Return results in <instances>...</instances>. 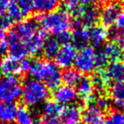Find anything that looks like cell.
Returning <instances> with one entry per match:
<instances>
[{
  "label": "cell",
  "instance_id": "ee69618b",
  "mask_svg": "<svg viewBox=\"0 0 124 124\" xmlns=\"http://www.w3.org/2000/svg\"><path fill=\"white\" fill-rule=\"evenodd\" d=\"M6 38H7V35H6L5 31L0 29V43L4 42V40H6Z\"/></svg>",
  "mask_w": 124,
  "mask_h": 124
},
{
  "label": "cell",
  "instance_id": "1f68e13d",
  "mask_svg": "<svg viewBox=\"0 0 124 124\" xmlns=\"http://www.w3.org/2000/svg\"><path fill=\"white\" fill-rule=\"evenodd\" d=\"M16 2L21 9V12L23 13L25 17L32 14L33 11L35 10L34 4H33L32 0H16Z\"/></svg>",
  "mask_w": 124,
  "mask_h": 124
},
{
  "label": "cell",
  "instance_id": "ab89813d",
  "mask_svg": "<svg viewBox=\"0 0 124 124\" xmlns=\"http://www.w3.org/2000/svg\"><path fill=\"white\" fill-rule=\"evenodd\" d=\"M111 105L114 106L116 110L123 111L124 110V100H113Z\"/></svg>",
  "mask_w": 124,
  "mask_h": 124
},
{
  "label": "cell",
  "instance_id": "7402d4cb",
  "mask_svg": "<svg viewBox=\"0 0 124 124\" xmlns=\"http://www.w3.org/2000/svg\"><path fill=\"white\" fill-rule=\"evenodd\" d=\"M16 110L15 103H0V121L9 124L16 119Z\"/></svg>",
  "mask_w": 124,
  "mask_h": 124
},
{
  "label": "cell",
  "instance_id": "f35d334b",
  "mask_svg": "<svg viewBox=\"0 0 124 124\" xmlns=\"http://www.w3.org/2000/svg\"><path fill=\"white\" fill-rule=\"evenodd\" d=\"M116 28L124 31V10L121 11L116 17V20L115 21Z\"/></svg>",
  "mask_w": 124,
  "mask_h": 124
},
{
  "label": "cell",
  "instance_id": "7dc6e473",
  "mask_svg": "<svg viewBox=\"0 0 124 124\" xmlns=\"http://www.w3.org/2000/svg\"><path fill=\"white\" fill-rule=\"evenodd\" d=\"M120 46L122 47V49H124V41L122 42V43H121V45H120Z\"/></svg>",
  "mask_w": 124,
  "mask_h": 124
},
{
  "label": "cell",
  "instance_id": "d4e9b609",
  "mask_svg": "<svg viewBox=\"0 0 124 124\" xmlns=\"http://www.w3.org/2000/svg\"><path fill=\"white\" fill-rule=\"evenodd\" d=\"M60 43L55 38H48L44 42L43 48V54L48 60L54 59L60 50Z\"/></svg>",
  "mask_w": 124,
  "mask_h": 124
},
{
  "label": "cell",
  "instance_id": "6da1fadb",
  "mask_svg": "<svg viewBox=\"0 0 124 124\" xmlns=\"http://www.w3.org/2000/svg\"><path fill=\"white\" fill-rule=\"evenodd\" d=\"M31 78L43 83L48 89L54 90L61 83V77L58 67L48 60H38L31 61L29 71Z\"/></svg>",
  "mask_w": 124,
  "mask_h": 124
},
{
  "label": "cell",
  "instance_id": "83f0119b",
  "mask_svg": "<svg viewBox=\"0 0 124 124\" xmlns=\"http://www.w3.org/2000/svg\"><path fill=\"white\" fill-rule=\"evenodd\" d=\"M7 16L9 17V19L12 21V22L19 23L23 20L25 17L23 13L21 12V9L19 8L18 4L16 1H10L7 8Z\"/></svg>",
  "mask_w": 124,
  "mask_h": 124
},
{
  "label": "cell",
  "instance_id": "836d02e7",
  "mask_svg": "<svg viewBox=\"0 0 124 124\" xmlns=\"http://www.w3.org/2000/svg\"><path fill=\"white\" fill-rule=\"evenodd\" d=\"M108 37L111 39L112 42H115L121 45V43L124 41V31L116 27L111 28L110 31H108Z\"/></svg>",
  "mask_w": 124,
  "mask_h": 124
},
{
  "label": "cell",
  "instance_id": "7bdbcfd3",
  "mask_svg": "<svg viewBox=\"0 0 124 124\" xmlns=\"http://www.w3.org/2000/svg\"><path fill=\"white\" fill-rule=\"evenodd\" d=\"M9 2L10 0H0V16L4 15L6 12Z\"/></svg>",
  "mask_w": 124,
  "mask_h": 124
},
{
  "label": "cell",
  "instance_id": "ba28073f",
  "mask_svg": "<svg viewBox=\"0 0 124 124\" xmlns=\"http://www.w3.org/2000/svg\"><path fill=\"white\" fill-rule=\"evenodd\" d=\"M8 43V51L9 56L16 59V60H23L27 55L26 45L24 42L19 38L14 30H11L9 32L7 38Z\"/></svg>",
  "mask_w": 124,
  "mask_h": 124
},
{
  "label": "cell",
  "instance_id": "8d00e7d4",
  "mask_svg": "<svg viewBox=\"0 0 124 124\" xmlns=\"http://www.w3.org/2000/svg\"><path fill=\"white\" fill-rule=\"evenodd\" d=\"M12 24V21L9 19V17L7 15H3L0 16V29L5 31V30L10 28Z\"/></svg>",
  "mask_w": 124,
  "mask_h": 124
},
{
  "label": "cell",
  "instance_id": "d6986e66",
  "mask_svg": "<svg viewBox=\"0 0 124 124\" xmlns=\"http://www.w3.org/2000/svg\"><path fill=\"white\" fill-rule=\"evenodd\" d=\"M104 71L110 82H124V65L122 62H112Z\"/></svg>",
  "mask_w": 124,
  "mask_h": 124
},
{
  "label": "cell",
  "instance_id": "b9f144b4",
  "mask_svg": "<svg viewBox=\"0 0 124 124\" xmlns=\"http://www.w3.org/2000/svg\"><path fill=\"white\" fill-rule=\"evenodd\" d=\"M8 52V43L7 38L4 42L0 43V58H3Z\"/></svg>",
  "mask_w": 124,
  "mask_h": 124
},
{
  "label": "cell",
  "instance_id": "3957f363",
  "mask_svg": "<svg viewBox=\"0 0 124 124\" xmlns=\"http://www.w3.org/2000/svg\"><path fill=\"white\" fill-rule=\"evenodd\" d=\"M49 89L43 83L34 78H27L22 87V100L27 106H36L47 100Z\"/></svg>",
  "mask_w": 124,
  "mask_h": 124
},
{
  "label": "cell",
  "instance_id": "4fadbf2b",
  "mask_svg": "<svg viewBox=\"0 0 124 124\" xmlns=\"http://www.w3.org/2000/svg\"><path fill=\"white\" fill-rule=\"evenodd\" d=\"M82 107L79 105H70L63 107L60 122L62 124H78L82 119Z\"/></svg>",
  "mask_w": 124,
  "mask_h": 124
},
{
  "label": "cell",
  "instance_id": "e0dca14e",
  "mask_svg": "<svg viewBox=\"0 0 124 124\" xmlns=\"http://www.w3.org/2000/svg\"><path fill=\"white\" fill-rule=\"evenodd\" d=\"M0 67H1V72L5 76L17 77L22 74L19 60L11 56H8L3 59L0 63Z\"/></svg>",
  "mask_w": 124,
  "mask_h": 124
},
{
  "label": "cell",
  "instance_id": "8992f818",
  "mask_svg": "<svg viewBox=\"0 0 124 124\" xmlns=\"http://www.w3.org/2000/svg\"><path fill=\"white\" fill-rule=\"evenodd\" d=\"M78 54L77 48L72 43L63 44L60 48L55 56V65L61 69H68L74 64L75 58Z\"/></svg>",
  "mask_w": 124,
  "mask_h": 124
},
{
  "label": "cell",
  "instance_id": "e575fe53",
  "mask_svg": "<svg viewBox=\"0 0 124 124\" xmlns=\"http://www.w3.org/2000/svg\"><path fill=\"white\" fill-rule=\"evenodd\" d=\"M95 105L99 107L101 110H107L111 105L110 100L105 95H100L95 99Z\"/></svg>",
  "mask_w": 124,
  "mask_h": 124
},
{
  "label": "cell",
  "instance_id": "484cf974",
  "mask_svg": "<svg viewBox=\"0 0 124 124\" xmlns=\"http://www.w3.org/2000/svg\"><path fill=\"white\" fill-rule=\"evenodd\" d=\"M35 10L39 14L55 10L60 6L61 0H32Z\"/></svg>",
  "mask_w": 124,
  "mask_h": 124
},
{
  "label": "cell",
  "instance_id": "52a82bcc",
  "mask_svg": "<svg viewBox=\"0 0 124 124\" xmlns=\"http://www.w3.org/2000/svg\"><path fill=\"white\" fill-rule=\"evenodd\" d=\"M63 106L54 100H46L42 107L43 124H60Z\"/></svg>",
  "mask_w": 124,
  "mask_h": 124
},
{
  "label": "cell",
  "instance_id": "d6a6232c",
  "mask_svg": "<svg viewBox=\"0 0 124 124\" xmlns=\"http://www.w3.org/2000/svg\"><path fill=\"white\" fill-rule=\"evenodd\" d=\"M109 59L103 51H98L95 54V68L97 71L105 70L108 66Z\"/></svg>",
  "mask_w": 124,
  "mask_h": 124
},
{
  "label": "cell",
  "instance_id": "5b68a950",
  "mask_svg": "<svg viewBox=\"0 0 124 124\" xmlns=\"http://www.w3.org/2000/svg\"><path fill=\"white\" fill-rule=\"evenodd\" d=\"M95 51L92 46H86L81 48L77 54L74 60V66L80 73L88 74L95 69Z\"/></svg>",
  "mask_w": 124,
  "mask_h": 124
},
{
  "label": "cell",
  "instance_id": "60d3db41",
  "mask_svg": "<svg viewBox=\"0 0 124 124\" xmlns=\"http://www.w3.org/2000/svg\"><path fill=\"white\" fill-rule=\"evenodd\" d=\"M83 26V24H82L79 18H74L73 21H71V23H70V27H71L73 31L79 29V28H82Z\"/></svg>",
  "mask_w": 124,
  "mask_h": 124
},
{
  "label": "cell",
  "instance_id": "2e32d148",
  "mask_svg": "<svg viewBox=\"0 0 124 124\" xmlns=\"http://www.w3.org/2000/svg\"><path fill=\"white\" fill-rule=\"evenodd\" d=\"M108 31L107 27L103 25H95L92 26L89 30L90 42L93 48H100L104 44L105 40L108 38Z\"/></svg>",
  "mask_w": 124,
  "mask_h": 124
},
{
  "label": "cell",
  "instance_id": "9a60e30c",
  "mask_svg": "<svg viewBox=\"0 0 124 124\" xmlns=\"http://www.w3.org/2000/svg\"><path fill=\"white\" fill-rule=\"evenodd\" d=\"M38 25L36 20L29 19L26 21H21V22L17 23L16 27L13 30L16 31L19 38L23 42H25L38 29Z\"/></svg>",
  "mask_w": 124,
  "mask_h": 124
},
{
  "label": "cell",
  "instance_id": "f1b7e54d",
  "mask_svg": "<svg viewBox=\"0 0 124 124\" xmlns=\"http://www.w3.org/2000/svg\"><path fill=\"white\" fill-rule=\"evenodd\" d=\"M15 120L17 124H31L33 121L29 110L25 105H19L17 107Z\"/></svg>",
  "mask_w": 124,
  "mask_h": 124
},
{
  "label": "cell",
  "instance_id": "7a4b0ae2",
  "mask_svg": "<svg viewBox=\"0 0 124 124\" xmlns=\"http://www.w3.org/2000/svg\"><path fill=\"white\" fill-rule=\"evenodd\" d=\"M36 21L45 32L57 36L63 31H67L70 27L71 16L64 9H55L51 12L38 15Z\"/></svg>",
  "mask_w": 124,
  "mask_h": 124
},
{
  "label": "cell",
  "instance_id": "681fc988",
  "mask_svg": "<svg viewBox=\"0 0 124 124\" xmlns=\"http://www.w3.org/2000/svg\"><path fill=\"white\" fill-rule=\"evenodd\" d=\"M0 124H8V123H4V122H0Z\"/></svg>",
  "mask_w": 124,
  "mask_h": 124
},
{
  "label": "cell",
  "instance_id": "74e56055",
  "mask_svg": "<svg viewBox=\"0 0 124 124\" xmlns=\"http://www.w3.org/2000/svg\"><path fill=\"white\" fill-rule=\"evenodd\" d=\"M20 66H21V70L22 74H26V73L29 72L30 69H31V60H28V59H23L20 62Z\"/></svg>",
  "mask_w": 124,
  "mask_h": 124
},
{
  "label": "cell",
  "instance_id": "30bf717a",
  "mask_svg": "<svg viewBox=\"0 0 124 124\" xmlns=\"http://www.w3.org/2000/svg\"><path fill=\"white\" fill-rule=\"evenodd\" d=\"M53 97L54 101L60 105H69L77 100L78 97V92L73 87L64 85L58 87L54 90Z\"/></svg>",
  "mask_w": 124,
  "mask_h": 124
},
{
  "label": "cell",
  "instance_id": "ac0fdd59",
  "mask_svg": "<svg viewBox=\"0 0 124 124\" xmlns=\"http://www.w3.org/2000/svg\"><path fill=\"white\" fill-rule=\"evenodd\" d=\"M88 4L89 0H64L63 9L67 11L70 16L79 18Z\"/></svg>",
  "mask_w": 124,
  "mask_h": 124
},
{
  "label": "cell",
  "instance_id": "c3c4849f",
  "mask_svg": "<svg viewBox=\"0 0 124 124\" xmlns=\"http://www.w3.org/2000/svg\"><path fill=\"white\" fill-rule=\"evenodd\" d=\"M122 61H123V62H122V63H123V65H124V55H123V56H122Z\"/></svg>",
  "mask_w": 124,
  "mask_h": 124
},
{
  "label": "cell",
  "instance_id": "277c9868",
  "mask_svg": "<svg viewBox=\"0 0 124 124\" xmlns=\"http://www.w3.org/2000/svg\"><path fill=\"white\" fill-rule=\"evenodd\" d=\"M22 94V87L16 76H5L0 78V102L14 103Z\"/></svg>",
  "mask_w": 124,
  "mask_h": 124
},
{
  "label": "cell",
  "instance_id": "d590c367",
  "mask_svg": "<svg viewBox=\"0 0 124 124\" xmlns=\"http://www.w3.org/2000/svg\"><path fill=\"white\" fill-rule=\"evenodd\" d=\"M57 40L60 44H66L72 42V33L69 31H65L57 35Z\"/></svg>",
  "mask_w": 124,
  "mask_h": 124
},
{
  "label": "cell",
  "instance_id": "f6af8a7d",
  "mask_svg": "<svg viewBox=\"0 0 124 124\" xmlns=\"http://www.w3.org/2000/svg\"><path fill=\"white\" fill-rule=\"evenodd\" d=\"M31 124H43V122H42L41 120H38V119H37V120L32 121Z\"/></svg>",
  "mask_w": 124,
  "mask_h": 124
},
{
  "label": "cell",
  "instance_id": "f546056e",
  "mask_svg": "<svg viewBox=\"0 0 124 124\" xmlns=\"http://www.w3.org/2000/svg\"><path fill=\"white\" fill-rule=\"evenodd\" d=\"M104 124H124V114L119 110H110L105 118Z\"/></svg>",
  "mask_w": 124,
  "mask_h": 124
},
{
  "label": "cell",
  "instance_id": "5bb4252c",
  "mask_svg": "<svg viewBox=\"0 0 124 124\" xmlns=\"http://www.w3.org/2000/svg\"><path fill=\"white\" fill-rule=\"evenodd\" d=\"M121 6L117 3H110L107 4L100 12V21L105 27L111 26L115 24V21L118 14L121 12Z\"/></svg>",
  "mask_w": 124,
  "mask_h": 124
},
{
  "label": "cell",
  "instance_id": "603a6c76",
  "mask_svg": "<svg viewBox=\"0 0 124 124\" xmlns=\"http://www.w3.org/2000/svg\"><path fill=\"white\" fill-rule=\"evenodd\" d=\"M103 52L106 54L108 57L109 60L111 62H116L120 61V60L122 58V48L118 43H115V42H107L105 45H104V49Z\"/></svg>",
  "mask_w": 124,
  "mask_h": 124
},
{
  "label": "cell",
  "instance_id": "4dcf8cb0",
  "mask_svg": "<svg viewBox=\"0 0 124 124\" xmlns=\"http://www.w3.org/2000/svg\"><path fill=\"white\" fill-rule=\"evenodd\" d=\"M109 91L113 100H124V82L115 83L110 87Z\"/></svg>",
  "mask_w": 124,
  "mask_h": 124
},
{
  "label": "cell",
  "instance_id": "cb8c5ba5",
  "mask_svg": "<svg viewBox=\"0 0 124 124\" xmlns=\"http://www.w3.org/2000/svg\"><path fill=\"white\" fill-rule=\"evenodd\" d=\"M90 79H91V82L93 83V89L97 90L100 93H104V92L106 91L110 83L107 76L105 75L104 70L97 71L94 74H93Z\"/></svg>",
  "mask_w": 124,
  "mask_h": 124
},
{
  "label": "cell",
  "instance_id": "bcb514c9",
  "mask_svg": "<svg viewBox=\"0 0 124 124\" xmlns=\"http://www.w3.org/2000/svg\"><path fill=\"white\" fill-rule=\"evenodd\" d=\"M101 0H89V4H99Z\"/></svg>",
  "mask_w": 124,
  "mask_h": 124
},
{
  "label": "cell",
  "instance_id": "4316f807",
  "mask_svg": "<svg viewBox=\"0 0 124 124\" xmlns=\"http://www.w3.org/2000/svg\"><path fill=\"white\" fill-rule=\"evenodd\" d=\"M60 77H61V82H63L67 86L71 87L78 84L82 78L81 73L72 68L65 69L64 71L60 74Z\"/></svg>",
  "mask_w": 124,
  "mask_h": 124
},
{
  "label": "cell",
  "instance_id": "f907efd6",
  "mask_svg": "<svg viewBox=\"0 0 124 124\" xmlns=\"http://www.w3.org/2000/svg\"><path fill=\"white\" fill-rule=\"evenodd\" d=\"M0 73H1V67H0Z\"/></svg>",
  "mask_w": 124,
  "mask_h": 124
},
{
  "label": "cell",
  "instance_id": "ffe728a7",
  "mask_svg": "<svg viewBox=\"0 0 124 124\" xmlns=\"http://www.w3.org/2000/svg\"><path fill=\"white\" fill-rule=\"evenodd\" d=\"M100 11L99 10L98 8L94 6H90L84 9V11L80 16L79 19L83 26L88 28L97 25V22L100 21Z\"/></svg>",
  "mask_w": 124,
  "mask_h": 124
},
{
  "label": "cell",
  "instance_id": "9c48e42d",
  "mask_svg": "<svg viewBox=\"0 0 124 124\" xmlns=\"http://www.w3.org/2000/svg\"><path fill=\"white\" fill-rule=\"evenodd\" d=\"M46 38L47 34L43 30H37L27 40L24 42L26 51H27V54L37 56L40 53H42Z\"/></svg>",
  "mask_w": 124,
  "mask_h": 124
},
{
  "label": "cell",
  "instance_id": "44dd1931",
  "mask_svg": "<svg viewBox=\"0 0 124 124\" xmlns=\"http://www.w3.org/2000/svg\"><path fill=\"white\" fill-rule=\"evenodd\" d=\"M72 42L73 45L77 48H83L88 46V43L90 42L89 29L83 26L82 28L73 31Z\"/></svg>",
  "mask_w": 124,
  "mask_h": 124
},
{
  "label": "cell",
  "instance_id": "8fae6325",
  "mask_svg": "<svg viewBox=\"0 0 124 124\" xmlns=\"http://www.w3.org/2000/svg\"><path fill=\"white\" fill-rule=\"evenodd\" d=\"M78 94L80 95L83 104L87 105H93L95 101V96L93 94V86L91 79L88 77H82L81 80L78 83Z\"/></svg>",
  "mask_w": 124,
  "mask_h": 124
},
{
  "label": "cell",
  "instance_id": "7c38bea8",
  "mask_svg": "<svg viewBox=\"0 0 124 124\" xmlns=\"http://www.w3.org/2000/svg\"><path fill=\"white\" fill-rule=\"evenodd\" d=\"M81 121L83 124H104L105 114L97 105H88L84 111L82 113Z\"/></svg>",
  "mask_w": 124,
  "mask_h": 124
}]
</instances>
